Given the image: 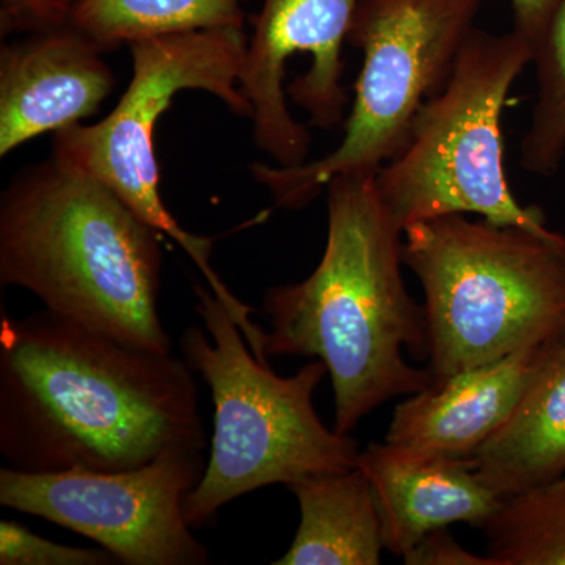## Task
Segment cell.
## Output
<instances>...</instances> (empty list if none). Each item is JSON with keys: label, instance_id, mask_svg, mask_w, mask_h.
Returning <instances> with one entry per match:
<instances>
[{"label": "cell", "instance_id": "6da1fadb", "mask_svg": "<svg viewBox=\"0 0 565 565\" xmlns=\"http://www.w3.org/2000/svg\"><path fill=\"white\" fill-rule=\"evenodd\" d=\"M206 448L192 367L41 310L0 322V452L24 473L122 471Z\"/></svg>", "mask_w": 565, "mask_h": 565}, {"label": "cell", "instance_id": "7a4b0ae2", "mask_svg": "<svg viewBox=\"0 0 565 565\" xmlns=\"http://www.w3.org/2000/svg\"><path fill=\"white\" fill-rule=\"evenodd\" d=\"M327 243L299 282L263 300L264 353L321 360L332 381L337 433L352 430L394 397L433 382L424 307L403 274L404 230L386 210L375 174H340L327 185Z\"/></svg>", "mask_w": 565, "mask_h": 565}, {"label": "cell", "instance_id": "3957f363", "mask_svg": "<svg viewBox=\"0 0 565 565\" xmlns=\"http://www.w3.org/2000/svg\"><path fill=\"white\" fill-rule=\"evenodd\" d=\"M161 233L120 196L54 159L0 200V282L121 343L173 352L159 313Z\"/></svg>", "mask_w": 565, "mask_h": 565}, {"label": "cell", "instance_id": "277c9868", "mask_svg": "<svg viewBox=\"0 0 565 565\" xmlns=\"http://www.w3.org/2000/svg\"><path fill=\"white\" fill-rule=\"evenodd\" d=\"M424 294L433 382L565 332V236L448 214L404 228Z\"/></svg>", "mask_w": 565, "mask_h": 565}, {"label": "cell", "instance_id": "5b68a950", "mask_svg": "<svg viewBox=\"0 0 565 565\" xmlns=\"http://www.w3.org/2000/svg\"><path fill=\"white\" fill-rule=\"evenodd\" d=\"M195 311L204 329L182 332V359L202 375L214 403L211 452L199 484L185 497L189 525H204L223 505L269 486L359 465V444L329 429L313 404L329 371L321 360L280 377L253 353L225 303L196 285Z\"/></svg>", "mask_w": 565, "mask_h": 565}, {"label": "cell", "instance_id": "8992f818", "mask_svg": "<svg viewBox=\"0 0 565 565\" xmlns=\"http://www.w3.org/2000/svg\"><path fill=\"white\" fill-rule=\"evenodd\" d=\"M247 44L243 25L132 41V76L117 107L95 125L55 132L52 159L102 182L156 232L180 245L228 308L245 340L256 343L263 329L252 321V308L212 269V241L185 232L167 210L154 150L156 125L184 90L211 93L233 114L252 120L250 103L239 85Z\"/></svg>", "mask_w": 565, "mask_h": 565}, {"label": "cell", "instance_id": "52a82bcc", "mask_svg": "<svg viewBox=\"0 0 565 565\" xmlns=\"http://www.w3.org/2000/svg\"><path fill=\"white\" fill-rule=\"evenodd\" d=\"M533 63L514 31L475 29L444 90L424 104L404 150L375 174L386 210L401 228L468 214L550 232L544 212L523 206L504 170L501 118L512 85Z\"/></svg>", "mask_w": 565, "mask_h": 565}, {"label": "cell", "instance_id": "ba28073f", "mask_svg": "<svg viewBox=\"0 0 565 565\" xmlns=\"http://www.w3.org/2000/svg\"><path fill=\"white\" fill-rule=\"evenodd\" d=\"M482 0H362L348 43L362 51L344 137L299 167L253 163L281 210L313 203L340 174H377L407 145L416 115L451 79Z\"/></svg>", "mask_w": 565, "mask_h": 565}, {"label": "cell", "instance_id": "9c48e42d", "mask_svg": "<svg viewBox=\"0 0 565 565\" xmlns=\"http://www.w3.org/2000/svg\"><path fill=\"white\" fill-rule=\"evenodd\" d=\"M204 449L173 448L122 471L0 470V504L84 535L126 565H204L185 497L206 468Z\"/></svg>", "mask_w": 565, "mask_h": 565}, {"label": "cell", "instance_id": "30bf717a", "mask_svg": "<svg viewBox=\"0 0 565 565\" xmlns=\"http://www.w3.org/2000/svg\"><path fill=\"white\" fill-rule=\"evenodd\" d=\"M362 0H264L252 18L241 92L253 109V140L278 167L308 161L311 134L292 117L291 96L311 126L343 125L349 95L343 44Z\"/></svg>", "mask_w": 565, "mask_h": 565}, {"label": "cell", "instance_id": "8fae6325", "mask_svg": "<svg viewBox=\"0 0 565 565\" xmlns=\"http://www.w3.org/2000/svg\"><path fill=\"white\" fill-rule=\"evenodd\" d=\"M106 54L74 25L31 33L0 51V158L98 111L114 90Z\"/></svg>", "mask_w": 565, "mask_h": 565}, {"label": "cell", "instance_id": "7c38bea8", "mask_svg": "<svg viewBox=\"0 0 565 565\" xmlns=\"http://www.w3.org/2000/svg\"><path fill=\"white\" fill-rule=\"evenodd\" d=\"M381 514L386 552L403 557L440 527H482L503 498L482 481L473 459L424 455L388 444L360 451Z\"/></svg>", "mask_w": 565, "mask_h": 565}, {"label": "cell", "instance_id": "4fadbf2b", "mask_svg": "<svg viewBox=\"0 0 565 565\" xmlns=\"http://www.w3.org/2000/svg\"><path fill=\"white\" fill-rule=\"evenodd\" d=\"M546 343L405 397L394 408L385 441L424 455L473 459L515 411Z\"/></svg>", "mask_w": 565, "mask_h": 565}, {"label": "cell", "instance_id": "5bb4252c", "mask_svg": "<svg viewBox=\"0 0 565 565\" xmlns=\"http://www.w3.org/2000/svg\"><path fill=\"white\" fill-rule=\"evenodd\" d=\"M473 462L501 498L565 475V332L544 345L515 411Z\"/></svg>", "mask_w": 565, "mask_h": 565}, {"label": "cell", "instance_id": "9a60e30c", "mask_svg": "<svg viewBox=\"0 0 565 565\" xmlns=\"http://www.w3.org/2000/svg\"><path fill=\"white\" fill-rule=\"evenodd\" d=\"M300 523L275 565H377L385 550L381 514L370 479L351 470L310 476L289 486Z\"/></svg>", "mask_w": 565, "mask_h": 565}, {"label": "cell", "instance_id": "2e32d148", "mask_svg": "<svg viewBox=\"0 0 565 565\" xmlns=\"http://www.w3.org/2000/svg\"><path fill=\"white\" fill-rule=\"evenodd\" d=\"M250 0H81L71 25L104 52L150 36L243 25Z\"/></svg>", "mask_w": 565, "mask_h": 565}, {"label": "cell", "instance_id": "e0dca14e", "mask_svg": "<svg viewBox=\"0 0 565 565\" xmlns=\"http://www.w3.org/2000/svg\"><path fill=\"white\" fill-rule=\"evenodd\" d=\"M481 530L494 565H565V475L503 498Z\"/></svg>", "mask_w": 565, "mask_h": 565}, {"label": "cell", "instance_id": "ac0fdd59", "mask_svg": "<svg viewBox=\"0 0 565 565\" xmlns=\"http://www.w3.org/2000/svg\"><path fill=\"white\" fill-rule=\"evenodd\" d=\"M535 102L520 141L519 163L526 172L550 178L565 158V3L533 55Z\"/></svg>", "mask_w": 565, "mask_h": 565}, {"label": "cell", "instance_id": "d6986e66", "mask_svg": "<svg viewBox=\"0 0 565 565\" xmlns=\"http://www.w3.org/2000/svg\"><path fill=\"white\" fill-rule=\"evenodd\" d=\"M117 563L107 550L79 548L47 541L11 520L0 523L2 565H109Z\"/></svg>", "mask_w": 565, "mask_h": 565}, {"label": "cell", "instance_id": "ffe728a7", "mask_svg": "<svg viewBox=\"0 0 565 565\" xmlns=\"http://www.w3.org/2000/svg\"><path fill=\"white\" fill-rule=\"evenodd\" d=\"M81 0H0V35H31L66 28Z\"/></svg>", "mask_w": 565, "mask_h": 565}, {"label": "cell", "instance_id": "44dd1931", "mask_svg": "<svg viewBox=\"0 0 565 565\" xmlns=\"http://www.w3.org/2000/svg\"><path fill=\"white\" fill-rule=\"evenodd\" d=\"M403 561L407 565H494L489 556L465 548L446 527L423 537Z\"/></svg>", "mask_w": 565, "mask_h": 565}, {"label": "cell", "instance_id": "7402d4cb", "mask_svg": "<svg viewBox=\"0 0 565 565\" xmlns=\"http://www.w3.org/2000/svg\"><path fill=\"white\" fill-rule=\"evenodd\" d=\"M565 0H511L514 31L533 51L544 41Z\"/></svg>", "mask_w": 565, "mask_h": 565}]
</instances>
